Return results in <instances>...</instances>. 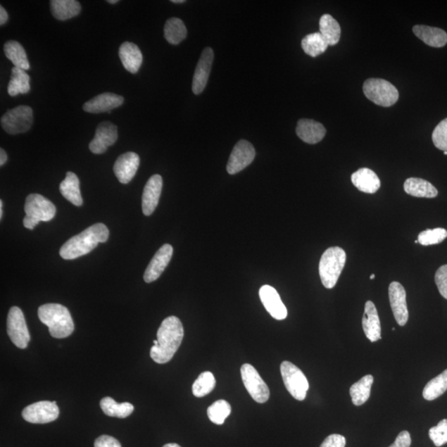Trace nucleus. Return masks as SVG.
I'll list each match as a JSON object with an SVG mask.
<instances>
[{"mask_svg":"<svg viewBox=\"0 0 447 447\" xmlns=\"http://www.w3.org/2000/svg\"><path fill=\"white\" fill-rule=\"evenodd\" d=\"M296 132L303 142L309 144L321 142L327 134L326 128L321 123L308 119L300 120L296 125Z\"/></svg>","mask_w":447,"mask_h":447,"instance_id":"412c9836","label":"nucleus"},{"mask_svg":"<svg viewBox=\"0 0 447 447\" xmlns=\"http://www.w3.org/2000/svg\"><path fill=\"white\" fill-rule=\"evenodd\" d=\"M328 42L324 37L319 32H314L304 37L302 41V48L306 54L313 58H316L327 51Z\"/></svg>","mask_w":447,"mask_h":447,"instance_id":"f704fd0d","label":"nucleus"},{"mask_svg":"<svg viewBox=\"0 0 447 447\" xmlns=\"http://www.w3.org/2000/svg\"><path fill=\"white\" fill-rule=\"evenodd\" d=\"M374 383L373 376L368 374L353 384L350 389L352 403L355 406L363 405L370 397L372 384Z\"/></svg>","mask_w":447,"mask_h":447,"instance_id":"7c9ffc66","label":"nucleus"},{"mask_svg":"<svg viewBox=\"0 0 447 447\" xmlns=\"http://www.w3.org/2000/svg\"><path fill=\"white\" fill-rule=\"evenodd\" d=\"M163 190V178L153 175L149 179L144 187L142 196V209L145 215H151L157 208Z\"/></svg>","mask_w":447,"mask_h":447,"instance_id":"6ab92c4d","label":"nucleus"},{"mask_svg":"<svg viewBox=\"0 0 447 447\" xmlns=\"http://www.w3.org/2000/svg\"><path fill=\"white\" fill-rule=\"evenodd\" d=\"M435 282L441 295L447 299V265L441 266L437 270Z\"/></svg>","mask_w":447,"mask_h":447,"instance_id":"79ce46f5","label":"nucleus"},{"mask_svg":"<svg viewBox=\"0 0 447 447\" xmlns=\"http://www.w3.org/2000/svg\"><path fill=\"white\" fill-rule=\"evenodd\" d=\"M95 447H122L120 441L115 437L103 435L99 436L95 441Z\"/></svg>","mask_w":447,"mask_h":447,"instance_id":"c03bdc74","label":"nucleus"},{"mask_svg":"<svg viewBox=\"0 0 447 447\" xmlns=\"http://www.w3.org/2000/svg\"><path fill=\"white\" fill-rule=\"evenodd\" d=\"M216 384L214 375L211 372L206 371L199 375V377L192 385V394L195 397L202 398L213 392Z\"/></svg>","mask_w":447,"mask_h":447,"instance_id":"e433bc0d","label":"nucleus"},{"mask_svg":"<svg viewBox=\"0 0 447 447\" xmlns=\"http://www.w3.org/2000/svg\"><path fill=\"white\" fill-rule=\"evenodd\" d=\"M124 98L114 93H103L84 103L83 110L92 114L111 112L123 105Z\"/></svg>","mask_w":447,"mask_h":447,"instance_id":"aec40b11","label":"nucleus"},{"mask_svg":"<svg viewBox=\"0 0 447 447\" xmlns=\"http://www.w3.org/2000/svg\"><path fill=\"white\" fill-rule=\"evenodd\" d=\"M232 413V407L225 400H218L215 402L213 405L208 408L207 414H208L209 420L215 423V424L222 425L225 420Z\"/></svg>","mask_w":447,"mask_h":447,"instance_id":"4c0bfd02","label":"nucleus"},{"mask_svg":"<svg viewBox=\"0 0 447 447\" xmlns=\"http://www.w3.org/2000/svg\"><path fill=\"white\" fill-rule=\"evenodd\" d=\"M8 20V13L6 9L1 6H0V25H6Z\"/></svg>","mask_w":447,"mask_h":447,"instance_id":"49530a36","label":"nucleus"},{"mask_svg":"<svg viewBox=\"0 0 447 447\" xmlns=\"http://www.w3.org/2000/svg\"><path fill=\"white\" fill-rule=\"evenodd\" d=\"M109 234V229L106 225L102 223L93 225L65 242L60 249V256L67 260L86 256L99 244L106 242Z\"/></svg>","mask_w":447,"mask_h":447,"instance_id":"f03ea898","label":"nucleus"},{"mask_svg":"<svg viewBox=\"0 0 447 447\" xmlns=\"http://www.w3.org/2000/svg\"><path fill=\"white\" fill-rule=\"evenodd\" d=\"M172 246L168 244L158 249L144 272V279L147 284L156 281L162 275L172 260Z\"/></svg>","mask_w":447,"mask_h":447,"instance_id":"dca6fc26","label":"nucleus"},{"mask_svg":"<svg viewBox=\"0 0 447 447\" xmlns=\"http://www.w3.org/2000/svg\"><path fill=\"white\" fill-rule=\"evenodd\" d=\"M60 191L65 199L77 206L83 204V200L80 189V181L76 174L68 172L65 178L60 184Z\"/></svg>","mask_w":447,"mask_h":447,"instance_id":"cd10ccee","label":"nucleus"},{"mask_svg":"<svg viewBox=\"0 0 447 447\" xmlns=\"http://www.w3.org/2000/svg\"><path fill=\"white\" fill-rule=\"evenodd\" d=\"M320 34L327 40L329 46H335L341 39V30L338 22L330 14H324L320 18Z\"/></svg>","mask_w":447,"mask_h":447,"instance_id":"c85d7f7f","label":"nucleus"},{"mask_svg":"<svg viewBox=\"0 0 447 447\" xmlns=\"http://www.w3.org/2000/svg\"><path fill=\"white\" fill-rule=\"evenodd\" d=\"M411 442L410 434L408 431H403L400 432L394 444L389 447H410Z\"/></svg>","mask_w":447,"mask_h":447,"instance_id":"a18cd8bd","label":"nucleus"},{"mask_svg":"<svg viewBox=\"0 0 447 447\" xmlns=\"http://www.w3.org/2000/svg\"><path fill=\"white\" fill-rule=\"evenodd\" d=\"M50 6L53 17L61 21L76 17L82 11L81 4L76 0H51Z\"/></svg>","mask_w":447,"mask_h":447,"instance_id":"bb28decb","label":"nucleus"},{"mask_svg":"<svg viewBox=\"0 0 447 447\" xmlns=\"http://www.w3.org/2000/svg\"><path fill=\"white\" fill-rule=\"evenodd\" d=\"M8 160L7 153L3 149H0V166L4 165Z\"/></svg>","mask_w":447,"mask_h":447,"instance_id":"de8ad7c7","label":"nucleus"},{"mask_svg":"<svg viewBox=\"0 0 447 447\" xmlns=\"http://www.w3.org/2000/svg\"><path fill=\"white\" fill-rule=\"evenodd\" d=\"M346 253L340 247H331L324 252L319 263L320 277L325 288L332 289L344 270Z\"/></svg>","mask_w":447,"mask_h":447,"instance_id":"20e7f679","label":"nucleus"},{"mask_svg":"<svg viewBox=\"0 0 447 447\" xmlns=\"http://www.w3.org/2000/svg\"><path fill=\"white\" fill-rule=\"evenodd\" d=\"M119 56L125 68L132 74L139 72L143 63V54L133 42H125L120 46Z\"/></svg>","mask_w":447,"mask_h":447,"instance_id":"5701e85b","label":"nucleus"},{"mask_svg":"<svg viewBox=\"0 0 447 447\" xmlns=\"http://www.w3.org/2000/svg\"><path fill=\"white\" fill-rule=\"evenodd\" d=\"M446 237L447 232L443 228L428 229L418 235L417 241L422 246H434L444 241Z\"/></svg>","mask_w":447,"mask_h":447,"instance_id":"58836bf2","label":"nucleus"},{"mask_svg":"<svg viewBox=\"0 0 447 447\" xmlns=\"http://www.w3.org/2000/svg\"><path fill=\"white\" fill-rule=\"evenodd\" d=\"M34 123L32 108L20 106L8 111L1 118V126L9 134L25 133Z\"/></svg>","mask_w":447,"mask_h":447,"instance_id":"6e6552de","label":"nucleus"},{"mask_svg":"<svg viewBox=\"0 0 447 447\" xmlns=\"http://www.w3.org/2000/svg\"><path fill=\"white\" fill-rule=\"evenodd\" d=\"M107 2L109 3V4H115L118 2H119V1H118V0H108Z\"/></svg>","mask_w":447,"mask_h":447,"instance_id":"603ef678","label":"nucleus"},{"mask_svg":"<svg viewBox=\"0 0 447 447\" xmlns=\"http://www.w3.org/2000/svg\"><path fill=\"white\" fill-rule=\"evenodd\" d=\"M260 298L267 312L275 319L281 321L288 316V310L282 302L279 293L272 287L263 286L260 290Z\"/></svg>","mask_w":447,"mask_h":447,"instance_id":"a211bd4d","label":"nucleus"},{"mask_svg":"<svg viewBox=\"0 0 447 447\" xmlns=\"http://www.w3.org/2000/svg\"><path fill=\"white\" fill-rule=\"evenodd\" d=\"M413 31L418 39L432 48H442L447 44V34L441 28L416 25L413 27Z\"/></svg>","mask_w":447,"mask_h":447,"instance_id":"393cba45","label":"nucleus"},{"mask_svg":"<svg viewBox=\"0 0 447 447\" xmlns=\"http://www.w3.org/2000/svg\"><path fill=\"white\" fill-rule=\"evenodd\" d=\"M101 408L107 416L119 418L129 417L134 410V407L131 403H118L115 399L111 397L101 399Z\"/></svg>","mask_w":447,"mask_h":447,"instance_id":"72a5a7b5","label":"nucleus"},{"mask_svg":"<svg viewBox=\"0 0 447 447\" xmlns=\"http://www.w3.org/2000/svg\"><path fill=\"white\" fill-rule=\"evenodd\" d=\"M363 92L370 101L375 105L390 107L397 103L399 94L392 83L384 79L370 78L366 80L363 86Z\"/></svg>","mask_w":447,"mask_h":447,"instance_id":"423d86ee","label":"nucleus"},{"mask_svg":"<svg viewBox=\"0 0 447 447\" xmlns=\"http://www.w3.org/2000/svg\"><path fill=\"white\" fill-rule=\"evenodd\" d=\"M447 390V370L441 374L432 379L425 386L422 391V396L428 401L439 398Z\"/></svg>","mask_w":447,"mask_h":447,"instance_id":"c9c22d12","label":"nucleus"},{"mask_svg":"<svg viewBox=\"0 0 447 447\" xmlns=\"http://www.w3.org/2000/svg\"><path fill=\"white\" fill-rule=\"evenodd\" d=\"M163 447H182V446L176 443H168V444H166L165 446H163Z\"/></svg>","mask_w":447,"mask_h":447,"instance_id":"8fccbe9b","label":"nucleus"},{"mask_svg":"<svg viewBox=\"0 0 447 447\" xmlns=\"http://www.w3.org/2000/svg\"><path fill=\"white\" fill-rule=\"evenodd\" d=\"M280 370L287 390L295 399L303 401L307 396L309 383L303 371L289 361L282 362Z\"/></svg>","mask_w":447,"mask_h":447,"instance_id":"0eeeda50","label":"nucleus"},{"mask_svg":"<svg viewBox=\"0 0 447 447\" xmlns=\"http://www.w3.org/2000/svg\"><path fill=\"white\" fill-rule=\"evenodd\" d=\"M118 139L117 127L111 122H103L98 125L95 137L89 144V150L95 154L106 152L108 148L115 144Z\"/></svg>","mask_w":447,"mask_h":447,"instance_id":"4468645a","label":"nucleus"},{"mask_svg":"<svg viewBox=\"0 0 447 447\" xmlns=\"http://www.w3.org/2000/svg\"><path fill=\"white\" fill-rule=\"evenodd\" d=\"M22 416L23 420L34 424H45L58 420L59 408L55 401L37 402L23 409Z\"/></svg>","mask_w":447,"mask_h":447,"instance_id":"9b49d317","label":"nucleus"},{"mask_svg":"<svg viewBox=\"0 0 447 447\" xmlns=\"http://www.w3.org/2000/svg\"><path fill=\"white\" fill-rule=\"evenodd\" d=\"M187 35V27L180 18H171L166 22L164 36L169 44L177 45L186 39Z\"/></svg>","mask_w":447,"mask_h":447,"instance_id":"473e14b6","label":"nucleus"},{"mask_svg":"<svg viewBox=\"0 0 447 447\" xmlns=\"http://www.w3.org/2000/svg\"><path fill=\"white\" fill-rule=\"evenodd\" d=\"M241 372L244 387L252 398L258 403H266L270 396V389L255 367L244 364L241 367Z\"/></svg>","mask_w":447,"mask_h":447,"instance_id":"9d476101","label":"nucleus"},{"mask_svg":"<svg viewBox=\"0 0 447 447\" xmlns=\"http://www.w3.org/2000/svg\"><path fill=\"white\" fill-rule=\"evenodd\" d=\"M7 332L9 338L20 349H26L31 340L22 310L13 307L9 310L7 319Z\"/></svg>","mask_w":447,"mask_h":447,"instance_id":"1a4fd4ad","label":"nucleus"},{"mask_svg":"<svg viewBox=\"0 0 447 447\" xmlns=\"http://www.w3.org/2000/svg\"><path fill=\"white\" fill-rule=\"evenodd\" d=\"M432 142L436 149L447 151V118L436 127L432 133Z\"/></svg>","mask_w":447,"mask_h":447,"instance_id":"ea45409f","label":"nucleus"},{"mask_svg":"<svg viewBox=\"0 0 447 447\" xmlns=\"http://www.w3.org/2000/svg\"><path fill=\"white\" fill-rule=\"evenodd\" d=\"M4 54L8 60H11L14 67L23 70L30 68V63L28 62L27 54L23 46L16 41H8L4 46Z\"/></svg>","mask_w":447,"mask_h":447,"instance_id":"c756f323","label":"nucleus"},{"mask_svg":"<svg viewBox=\"0 0 447 447\" xmlns=\"http://www.w3.org/2000/svg\"><path fill=\"white\" fill-rule=\"evenodd\" d=\"M389 296L395 320L400 327L405 326L409 317L405 289L399 282H393L389 285Z\"/></svg>","mask_w":447,"mask_h":447,"instance_id":"ddd939ff","label":"nucleus"},{"mask_svg":"<svg viewBox=\"0 0 447 447\" xmlns=\"http://www.w3.org/2000/svg\"><path fill=\"white\" fill-rule=\"evenodd\" d=\"M3 201H0V219L3 218Z\"/></svg>","mask_w":447,"mask_h":447,"instance_id":"09e8293b","label":"nucleus"},{"mask_svg":"<svg viewBox=\"0 0 447 447\" xmlns=\"http://www.w3.org/2000/svg\"><path fill=\"white\" fill-rule=\"evenodd\" d=\"M214 51L210 48H206L202 51L201 58L197 63L194 77L192 81V92L195 95H199L204 91L213 67Z\"/></svg>","mask_w":447,"mask_h":447,"instance_id":"2eb2a0df","label":"nucleus"},{"mask_svg":"<svg viewBox=\"0 0 447 447\" xmlns=\"http://www.w3.org/2000/svg\"><path fill=\"white\" fill-rule=\"evenodd\" d=\"M362 326L367 338L371 342L381 340V324L377 308L371 301L365 306V313L362 319Z\"/></svg>","mask_w":447,"mask_h":447,"instance_id":"4be33fe9","label":"nucleus"},{"mask_svg":"<svg viewBox=\"0 0 447 447\" xmlns=\"http://www.w3.org/2000/svg\"><path fill=\"white\" fill-rule=\"evenodd\" d=\"M430 439L436 446L440 447L447 443V420H441L437 426L429 430Z\"/></svg>","mask_w":447,"mask_h":447,"instance_id":"a19ab883","label":"nucleus"},{"mask_svg":"<svg viewBox=\"0 0 447 447\" xmlns=\"http://www.w3.org/2000/svg\"><path fill=\"white\" fill-rule=\"evenodd\" d=\"M374 277H375V275L373 274V275H372L370 276V279H371V280H373V279H374Z\"/></svg>","mask_w":447,"mask_h":447,"instance_id":"864d4df0","label":"nucleus"},{"mask_svg":"<svg viewBox=\"0 0 447 447\" xmlns=\"http://www.w3.org/2000/svg\"><path fill=\"white\" fill-rule=\"evenodd\" d=\"M40 321L49 329L50 335L56 339L72 335L75 326L68 309L58 303H49L39 308Z\"/></svg>","mask_w":447,"mask_h":447,"instance_id":"7ed1b4c3","label":"nucleus"},{"mask_svg":"<svg viewBox=\"0 0 447 447\" xmlns=\"http://www.w3.org/2000/svg\"><path fill=\"white\" fill-rule=\"evenodd\" d=\"M444 154H445V155H447V151H445V152H444Z\"/></svg>","mask_w":447,"mask_h":447,"instance_id":"5fc2aeb1","label":"nucleus"},{"mask_svg":"<svg viewBox=\"0 0 447 447\" xmlns=\"http://www.w3.org/2000/svg\"><path fill=\"white\" fill-rule=\"evenodd\" d=\"M140 158L137 153L128 152L120 155L114 165V172L122 184H128L137 173Z\"/></svg>","mask_w":447,"mask_h":447,"instance_id":"f3484780","label":"nucleus"},{"mask_svg":"<svg viewBox=\"0 0 447 447\" xmlns=\"http://www.w3.org/2000/svg\"><path fill=\"white\" fill-rule=\"evenodd\" d=\"M30 91V77L25 70L14 67L11 79L8 86L9 96H16L20 94H27Z\"/></svg>","mask_w":447,"mask_h":447,"instance_id":"2f4dec72","label":"nucleus"},{"mask_svg":"<svg viewBox=\"0 0 447 447\" xmlns=\"http://www.w3.org/2000/svg\"><path fill=\"white\" fill-rule=\"evenodd\" d=\"M172 3H175V4H182V3H184L185 0H172Z\"/></svg>","mask_w":447,"mask_h":447,"instance_id":"3c124183","label":"nucleus"},{"mask_svg":"<svg viewBox=\"0 0 447 447\" xmlns=\"http://www.w3.org/2000/svg\"><path fill=\"white\" fill-rule=\"evenodd\" d=\"M256 149L253 146L246 140H239L234 145L232 154H230L227 163V172L230 175H234L244 170L251 165L256 158Z\"/></svg>","mask_w":447,"mask_h":447,"instance_id":"f8f14e48","label":"nucleus"},{"mask_svg":"<svg viewBox=\"0 0 447 447\" xmlns=\"http://www.w3.org/2000/svg\"><path fill=\"white\" fill-rule=\"evenodd\" d=\"M25 218L23 225L28 229H34L41 221H50L56 213L53 202L39 194L27 196L25 206Z\"/></svg>","mask_w":447,"mask_h":447,"instance_id":"39448f33","label":"nucleus"},{"mask_svg":"<svg viewBox=\"0 0 447 447\" xmlns=\"http://www.w3.org/2000/svg\"><path fill=\"white\" fill-rule=\"evenodd\" d=\"M407 194L421 199H435L439 191L431 182L424 179L410 177L407 179L403 185Z\"/></svg>","mask_w":447,"mask_h":447,"instance_id":"a878e982","label":"nucleus"},{"mask_svg":"<svg viewBox=\"0 0 447 447\" xmlns=\"http://www.w3.org/2000/svg\"><path fill=\"white\" fill-rule=\"evenodd\" d=\"M351 182L358 190L374 194L379 189L381 182L377 174L370 168H360L352 174Z\"/></svg>","mask_w":447,"mask_h":447,"instance_id":"b1692460","label":"nucleus"},{"mask_svg":"<svg viewBox=\"0 0 447 447\" xmlns=\"http://www.w3.org/2000/svg\"><path fill=\"white\" fill-rule=\"evenodd\" d=\"M346 441L345 436L332 434L327 437L320 447H345Z\"/></svg>","mask_w":447,"mask_h":447,"instance_id":"37998d69","label":"nucleus"},{"mask_svg":"<svg viewBox=\"0 0 447 447\" xmlns=\"http://www.w3.org/2000/svg\"><path fill=\"white\" fill-rule=\"evenodd\" d=\"M184 336V329L180 319L168 317L160 326L157 333L158 344L153 345L150 356L158 364H166L172 359Z\"/></svg>","mask_w":447,"mask_h":447,"instance_id":"f257e3e1","label":"nucleus"}]
</instances>
